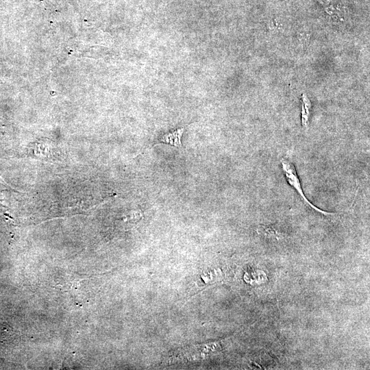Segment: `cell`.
<instances>
[{
    "label": "cell",
    "instance_id": "obj_2",
    "mask_svg": "<svg viewBox=\"0 0 370 370\" xmlns=\"http://www.w3.org/2000/svg\"><path fill=\"white\" fill-rule=\"evenodd\" d=\"M185 128L181 127L163 134L157 143H166L177 148L182 147L181 139Z\"/></svg>",
    "mask_w": 370,
    "mask_h": 370
},
{
    "label": "cell",
    "instance_id": "obj_3",
    "mask_svg": "<svg viewBox=\"0 0 370 370\" xmlns=\"http://www.w3.org/2000/svg\"><path fill=\"white\" fill-rule=\"evenodd\" d=\"M257 232L266 238L280 241L284 238V234L275 227L271 225H260Z\"/></svg>",
    "mask_w": 370,
    "mask_h": 370
},
{
    "label": "cell",
    "instance_id": "obj_4",
    "mask_svg": "<svg viewBox=\"0 0 370 370\" xmlns=\"http://www.w3.org/2000/svg\"><path fill=\"white\" fill-rule=\"evenodd\" d=\"M302 108V125L307 128L308 123V116H309V108L310 102L308 99H305L303 103Z\"/></svg>",
    "mask_w": 370,
    "mask_h": 370
},
{
    "label": "cell",
    "instance_id": "obj_1",
    "mask_svg": "<svg viewBox=\"0 0 370 370\" xmlns=\"http://www.w3.org/2000/svg\"><path fill=\"white\" fill-rule=\"evenodd\" d=\"M281 165L282 172L286 179V181L290 184V186H291L295 190V191L298 193L301 199L306 205L309 206L312 209L314 210L315 211L325 216H336L337 214L336 213L328 212L318 208L306 198L303 192L300 183V180L297 175L295 168L291 162L285 158H282L281 160Z\"/></svg>",
    "mask_w": 370,
    "mask_h": 370
}]
</instances>
